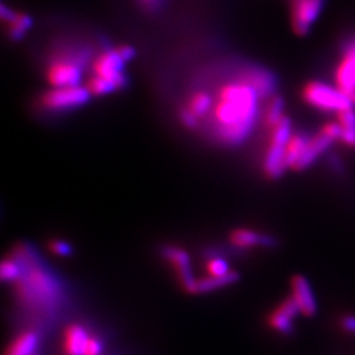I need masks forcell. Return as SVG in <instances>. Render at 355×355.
<instances>
[{
	"mask_svg": "<svg viewBox=\"0 0 355 355\" xmlns=\"http://www.w3.org/2000/svg\"><path fill=\"white\" fill-rule=\"evenodd\" d=\"M327 0H292L291 1V24L298 36L310 33L313 24L324 11Z\"/></svg>",
	"mask_w": 355,
	"mask_h": 355,
	"instance_id": "cell-6",
	"label": "cell"
},
{
	"mask_svg": "<svg viewBox=\"0 0 355 355\" xmlns=\"http://www.w3.org/2000/svg\"><path fill=\"white\" fill-rule=\"evenodd\" d=\"M311 137H308L304 133H295L291 136L290 141L287 143L285 148V159H287V165L288 168L294 169V166L298 163L300 156H303L307 143L310 141Z\"/></svg>",
	"mask_w": 355,
	"mask_h": 355,
	"instance_id": "cell-18",
	"label": "cell"
},
{
	"mask_svg": "<svg viewBox=\"0 0 355 355\" xmlns=\"http://www.w3.org/2000/svg\"><path fill=\"white\" fill-rule=\"evenodd\" d=\"M116 52H117V54L121 57V59L124 61V62H128L130 61L132 58L134 57V49L133 48H130L128 45H121V46H119L117 49H116Z\"/></svg>",
	"mask_w": 355,
	"mask_h": 355,
	"instance_id": "cell-31",
	"label": "cell"
},
{
	"mask_svg": "<svg viewBox=\"0 0 355 355\" xmlns=\"http://www.w3.org/2000/svg\"><path fill=\"white\" fill-rule=\"evenodd\" d=\"M21 263L19 259H14V258H7L1 262V266H0V278L1 281L4 282H14V281H19L21 278Z\"/></svg>",
	"mask_w": 355,
	"mask_h": 355,
	"instance_id": "cell-21",
	"label": "cell"
},
{
	"mask_svg": "<svg viewBox=\"0 0 355 355\" xmlns=\"http://www.w3.org/2000/svg\"><path fill=\"white\" fill-rule=\"evenodd\" d=\"M292 123L290 117L284 116L283 120L271 129L270 143L265 156L263 169L270 179H278L288 169L285 159V148L292 136Z\"/></svg>",
	"mask_w": 355,
	"mask_h": 355,
	"instance_id": "cell-3",
	"label": "cell"
},
{
	"mask_svg": "<svg viewBox=\"0 0 355 355\" xmlns=\"http://www.w3.org/2000/svg\"><path fill=\"white\" fill-rule=\"evenodd\" d=\"M50 252L53 254L59 256H70L71 252H72V247L70 246V243L66 241H62V240H54V241L50 242Z\"/></svg>",
	"mask_w": 355,
	"mask_h": 355,
	"instance_id": "cell-26",
	"label": "cell"
},
{
	"mask_svg": "<svg viewBox=\"0 0 355 355\" xmlns=\"http://www.w3.org/2000/svg\"><path fill=\"white\" fill-rule=\"evenodd\" d=\"M82 58H56L46 70V79L53 87L79 85L82 81Z\"/></svg>",
	"mask_w": 355,
	"mask_h": 355,
	"instance_id": "cell-5",
	"label": "cell"
},
{
	"mask_svg": "<svg viewBox=\"0 0 355 355\" xmlns=\"http://www.w3.org/2000/svg\"><path fill=\"white\" fill-rule=\"evenodd\" d=\"M303 100L313 108L323 112H340L354 107L349 95L337 85H327L320 81L308 82L301 91Z\"/></svg>",
	"mask_w": 355,
	"mask_h": 355,
	"instance_id": "cell-2",
	"label": "cell"
},
{
	"mask_svg": "<svg viewBox=\"0 0 355 355\" xmlns=\"http://www.w3.org/2000/svg\"><path fill=\"white\" fill-rule=\"evenodd\" d=\"M259 100L256 91L243 81L223 85L212 110L217 137L227 145L245 141L256 125Z\"/></svg>",
	"mask_w": 355,
	"mask_h": 355,
	"instance_id": "cell-1",
	"label": "cell"
},
{
	"mask_svg": "<svg viewBox=\"0 0 355 355\" xmlns=\"http://www.w3.org/2000/svg\"><path fill=\"white\" fill-rule=\"evenodd\" d=\"M239 279H240V275L236 271H230L224 276H208V278H203L199 281L196 279L190 294L198 295V294L211 292V291L219 290L221 287H227L229 284L236 283Z\"/></svg>",
	"mask_w": 355,
	"mask_h": 355,
	"instance_id": "cell-16",
	"label": "cell"
},
{
	"mask_svg": "<svg viewBox=\"0 0 355 355\" xmlns=\"http://www.w3.org/2000/svg\"><path fill=\"white\" fill-rule=\"evenodd\" d=\"M213 105H214V101L212 97L204 91H199L194 94L191 99L188 100L187 110H190L198 119H201L210 114V111L213 110Z\"/></svg>",
	"mask_w": 355,
	"mask_h": 355,
	"instance_id": "cell-19",
	"label": "cell"
},
{
	"mask_svg": "<svg viewBox=\"0 0 355 355\" xmlns=\"http://www.w3.org/2000/svg\"><path fill=\"white\" fill-rule=\"evenodd\" d=\"M327 163H329V168H330V170L333 171L334 174H337V175H341V174L345 172V169H343V163H342V161L340 159V156H336V154H332V156H329Z\"/></svg>",
	"mask_w": 355,
	"mask_h": 355,
	"instance_id": "cell-30",
	"label": "cell"
},
{
	"mask_svg": "<svg viewBox=\"0 0 355 355\" xmlns=\"http://www.w3.org/2000/svg\"><path fill=\"white\" fill-rule=\"evenodd\" d=\"M230 242L241 249H247L253 246H266L272 247L276 240L269 234H259L256 230L250 229H236L230 233Z\"/></svg>",
	"mask_w": 355,
	"mask_h": 355,
	"instance_id": "cell-14",
	"label": "cell"
},
{
	"mask_svg": "<svg viewBox=\"0 0 355 355\" xmlns=\"http://www.w3.org/2000/svg\"><path fill=\"white\" fill-rule=\"evenodd\" d=\"M349 98H350V100H352V103H353V105H355V88L354 90H352L349 94Z\"/></svg>",
	"mask_w": 355,
	"mask_h": 355,
	"instance_id": "cell-34",
	"label": "cell"
},
{
	"mask_svg": "<svg viewBox=\"0 0 355 355\" xmlns=\"http://www.w3.org/2000/svg\"><path fill=\"white\" fill-rule=\"evenodd\" d=\"M334 83L346 94L355 88V33L342 43L341 57L334 70Z\"/></svg>",
	"mask_w": 355,
	"mask_h": 355,
	"instance_id": "cell-7",
	"label": "cell"
},
{
	"mask_svg": "<svg viewBox=\"0 0 355 355\" xmlns=\"http://www.w3.org/2000/svg\"><path fill=\"white\" fill-rule=\"evenodd\" d=\"M103 343L97 337H90L85 345V355H101Z\"/></svg>",
	"mask_w": 355,
	"mask_h": 355,
	"instance_id": "cell-28",
	"label": "cell"
},
{
	"mask_svg": "<svg viewBox=\"0 0 355 355\" xmlns=\"http://www.w3.org/2000/svg\"><path fill=\"white\" fill-rule=\"evenodd\" d=\"M85 87H87V90L91 92V95H97V97L107 95V94H110V92L116 91V88H114V85H112L110 81H107V79H104V78H100L98 75L91 77V78L87 81Z\"/></svg>",
	"mask_w": 355,
	"mask_h": 355,
	"instance_id": "cell-23",
	"label": "cell"
},
{
	"mask_svg": "<svg viewBox=\"0 0 355 355\" xmlns=\"http://www.w3.org/2000/svg\"><path fill=\"white\" fill-rule=\"evenodd\" d=\"M162 254L172 265V267L175 269L178 276H179L182 287L190 294L194 284L196 282V279L192 275L191 259H190L188 253L181 247H176V246H166L162 250Z\"/></svg>",
	"mask_w": 355,
	"mask_h": 355,
	"instance_id": "cell-10",
	"label": "cell"
},
{
	"mask_svg": "<svg viewBox=\"0 0 355 355\" xmlns=\"http://www.w3.org/2000/svg\"><path fill=\"white\" fill-rule=\"evenodd\" d=\"M300 312L298 303L295 301V298H288L284 300L283 303L271 313L269 317V324L272 329H275L276 332L282 333V334H291L294 332V318L298 316Z\"/></svg>",
	"mask_w": 355,
	"mask_h": 355,
	"instance_id": "cell-12",
	"label": "cell"
},
{
	"mask_svg": "<svg viewBox=\"0 0 355 355\" xmlns=\"http://www.w3.org/2000/svg\"><path fill=\"white\" fill-rule=\"evenodd\" d=\"M140 1L143 4L145 8L152 10V11L156 10L161 6V3H162V0H140Z\"/></svg>",
	"mask_w": 355,
	"mask_h": 355,
	"instance_id": "cell-33",
	"label": "cell"
},
{
	"mask_svg": "<svg viewBox=\"0 0 355 355\" xmlns=\"http://www.w3.org/2000/svg\"><path fill=\"white\" fill-rule=\"evenodd\" d=\"M321 132H324L329 139H332L333 141L336 142L341 141L343 129L338 124V121H334V123H327V124H325L323 129H321Z\"/></svg>",
	"mask_w": 355,
	"mask_h": 355,
	"instance_id": "cell-27",
	"label": "cell"
},
{
	"mask_svg": "<svg viewBox=\"0 0 355 355\" xmlns=\"http://www.w3.org/2000/svg\"><path fill=\"white\" fill-rule=\"evenodd\" d=\"M34 355H40V354H39V353H36V354H34Z\"/></svg>",
	"mask_w": 355,
	"mask_h": 355,
	"instance_id": "cell-35",
	"label": "cell"
},
{
	"mask_svg": "<svg viewBox=\"0 0 355 355\" xmlns=\"http://www.w3.org/2000/svg\"><path fill=\"white\" fill-rule=\"evenodd\" d=\"M341 327L345 332L355 334V316L354 314H347L341 320Z\"/></svg>",
	"mask_w": 355,
	"mask_h": 355,
	"instance_id": "cell-32",
	"label": "cell"
},
{
	"mask_svg": "<svg viewBox=\"0 0 355 355\" xmlns=\"http://www.w3.org/2000/svg\"><path fill=\"white\" fill-rule=\"evenodd\" d=\"M40 338L37 333L29 330L16 337L4 355H34L37 353Z\"/></svg>",
	"mask_w": 355,
	"mask_h": 355,
	"instance_id": "cell-17",
	"label": "cell"
},
{
	"mask_svg": "<svg viewBox=\"0 0 355 355\" xmlns=\"http://www.w3.org/2000/svg\"><path fill=\"white\" fill-rule=\"evenodd\" d=\"M284 117V101L281 97H272L270 104L265 112V124L272 129L276 127Z\"/></svg>",
	"mask_w": 355,
	"mask_h": 355,
	"instance_id": "cell-20",
	"label": "cell"
},
{
	"mask_svg": "<svg viewBox=\"0 0 355 355\" xmlns=\"http://www.w3.org/2000/svg\"><path fill=\"white\" fill-rule=\"evenodd\" d=\"M124 61L114 50H105L95 58L92 63V70L95 75L110 81L114 85L116 91L127 85V77L123 72Z\"/></svg>",
	"mask_w": 355,
	"mask_h": 355,
	"instance_id": "cell-8",
	"label": "cell"
},
{
	"mask_svg": "<svg viewBox=\"0 0 355 355\" xmlns=\"http://www.w3.org/2000/svg\"><path fill=\"white\" fill-rule=\"evenodd\" d=\"M90 336L85 327L72 324L63 333V353L65 355H85V345Z\"/></svg>",
	"mask_w": 355,
	"mask_h": 355,
	"instance_id": "cell-15",
	"label": "cell"
},
{
	"mask_svg": "<svg viewBox=\"0 0 355 355\" xmlns=\"http://www.w3.org/2000/svg\"><path fill=\"white\" fill-rule=\"evenodd\" d=\"M10 24V37L17 41L24 37L30 27H32V19L24 14H16L14 19L8 23Z\"/></svg>",
	"mask_w": 355,
	"mask_h": 355,
	"instance_id": "cell-22",
	"label": "cell"
},
{
	"mask_svg": "<svg viewBox=\"0 0 355 355\" xmlns=\"http://www.w3.org/2000/svg\"><path fill=\"white\" fill-rule=\"evenodd\" d=\"M337 121L343 130H355V111L354 107L342 110L337 112Z\"/></svg>",
	"mask_w": 355,
	"mask_h": 355,
	"instance_id": "cell-25",
	"label": "cell"
},
{
	"mask_svg": "<svg viewBox=\"0 0 355 355\" xmlns=\"http://www.w3.org/2000/svg\"><path fill=\"white\" fill-rule=\"evenodd\" d=\"M181 121L185 124L187 128H196V125H198V121H199V119L195 116V114H192L190 110H182L181 111Z\"/></svg>",
	"mask_w": 355,
	"mask_h": 355,
	"instance_id": "cell-29",
	"label": "cell"
},
{
	"mask_svg": "<svg viewBox=\"0 0 355 355\" xmlns=\"http://www.w3.org/2000/svg\"><path fill=\"white\" fill-rule=\"evenodd\" d=\"M241 81L250 85L261 99L272 98L278 87V81L271 71L256 66L243 71Z\"/></svg>",
	"mask_w": 355,
	"mask_h": 355,
	"instance_id": "cell-9",
	"label": "cell"
},
{
	"mask_svg": "<svg viewBox=\"0 0 355 355\" xmlns=\"http://www.w3.org/2000/svg\"><path fill=\"white\" fill-rule=\"evenodd\" d=\"M333 143L334 141L329 139L324 132L320 130L314 137L310 139L303 156H300L298 163L294 166V170H305L311 168L320 156L327 153Z\"/></svg>",
	"mask_w": 355,
	"mask_h": 355,
	"instance_id": "cell-13",
	"label": "cell"
},
{
	"mask_svg": "<svg viewBox=\"0 0 355 355\" xmlns=\"http://www.w3.org/2000/svg\"><path fill=\"white\" fill-rule=\"evenodd\" d=\"M292 298L298 303L300 312L303 316L312 317L317 312V300L314 296L311 283L303 275H296L291 282Z\"/></svg>",
	"mask_w": 355,
	"mask_h": 355,
	"instance_id": "cell-11",
	"label": "cell"
},
{
	"mask_svg": "<svg viewBox=\"0 0 355 355\" xmlns=\"http://www.w3.org/2000/svg\"><path fill=\"white\" fill-rule=\"evenodd\" d=\"M90 98L91 92L87 87H53L41 98V104L50 111H68L85 105Z\"/></svg>",
	"mask_w": 355,
	"mask_h": 355,
	"instance_id": "cell-4",
	"label": "cell"
},
{
	"mask_svg": "<svg viewBox=\"0 0 355 355\" xmlns=\"http://www.w3.org/2000/svg\"><path fill=\"white\" fill-rule=\"evenodd\" d=\"M207 272L210 274V276H224L229 274L230 270L227 261H224L223 258H212L207 263Z\"/></svg>",
	"mask_w": 355,
	"mask_h": 355,
	"instance_id": "cell-24",
	"label": "cell"
}]
</instances>
